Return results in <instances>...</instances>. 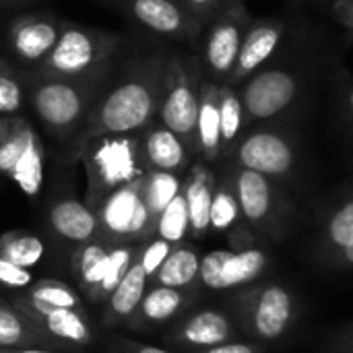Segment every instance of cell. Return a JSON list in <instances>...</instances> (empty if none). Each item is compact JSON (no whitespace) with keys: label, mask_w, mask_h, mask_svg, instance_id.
<instances>
[{"label":"cell","mask_w":353,"mask_h":353,"mask_svg":"<svg viewBox=\"0 0 353 353\" xmlns=\"http://www.w3.org/2000/svg\"><path fill=\"white\" fill-rule=\"evenodd\" d=\"M19 353H54V352H46V350H23Z\"/></svg>","instance_id":"cell-45"},{"label":"cell","mask_w":353,"mask_h":353,"mask_svg":"<svg viewBox=\"0 0 353 353\" xmlns=\"http://www.w3.org/2000/svg\"><path fill=\"white\" fill-rule=\"evenodd\" d=\"M333 10H335V17H337L345 27L353 29V0H335Z\"/></svg>","instance_id":"cell-40"},{"label":"cell","mask_w":353,"mask_h":353,"mask_svg":"<svg viewBox=\"0 0 353 353\" xmlns=\"http://www.w3.org/2000/svg\"><path fill=\"white\" fill-rule=\"evenodd\" d=\"M199 256L188 250V248H180V250H172L170 256L165 259V263L159 267L157 281L163 288H184L190 285L196 277H199Z\"/></svg>","instance_id":"cell-15"},{"label":"cell","mask_w":353,"mask_h":353,"mask_svg":"<svg viewBox=\"0 0 353 353\" xmlns=\"http://www.w3.org/2000/svg\"><path fill=\"white\" fill-rule=\"evenodd\" d=\"M230 321L215 310H205L194 314L182 329L184 341L196 347H217L230 339Z\"/></svg>","instance_id":"cell-12"},{"label":"cell","mask_w":353,"mask_h":353,"mask_svg":"<svg viewBox=\"0 0 353 353\" xmlns=\"http://www.w3.org/2000/svg\"><path fill=\"white\" fill-rule=\"evenodd\" d=\"M56 43V29L48 23H31L19 29L14 37V46L25 58H39Z\"/></svg>","instance_id":"cell-21"},{"label":"cell","mask_w":353,"mask_h":353,"mask_svg":"<svg viewBox=\"0 0 353 353\" xmlns=\"http://www.w3.org/2000/svg\"><path fill=\"white\" fill-rule=\"evenodd\" d=\"M151 93L139 83H128L112 91L105 99L101 108V124L105 130L122 134L143 126L151 116Z\"/></svg>","instance_id":"cell-2"},{"label":"cell","mask_w":353,"mask_h":353,"mask_svg":"<svg viewBox=\"0 0 353 353\" xmlns=\"http://www.w3.org/2000/svg\"><path fill=\"white\" fill-rule=\"evenodd\" d=\"M199 139L205 151L213 153L219 149L221 143V124H219V103L215 101L213 95H207L199 108Z\"/></svg>","instance_id":"cell-27"},{"label":"cell","mask_w":353,"mask_h":353,"mask_svg":"<svg viewBox=\"0 0 353 353\" xmlns=\"http://www.w3.org/2000/svg\"><path fill=\"white\" fill-rule=\"evenodd\" d=\"M219 124H221V139L223 141H234L240 132L242 126V114L244 105L240 97L232 91H223L219 97Z\"/></svg>","instance_id":"cell-29"},{"label":"cell","mask_w":353,"mask_h":353,"mask_svg":"<svg viewBox=\"0 0 353 353\" xmlns=\"http://www.w3.org/2000/svg\"><path fill=\"white\" fill-rule=\"evenodd\" d=\"M31 141H33L31 132H21L14 134L4 145H0V172H12Z\"/></svg>","instance_id":"cell-35"},{"label":"cell","mask_w":353,"mask_h":353,"mask_svg":"<svg viewBox=\"0 0 353 353\" xmlns=\"http://www.w3.org/2000/svg\"><path fill=\"white\" fill-rule=\"evenodd\" d=\"M128 269H130V252L126 248L112 250L110 261H108V271H105V277L101 281V290L112 294L116 290V285L122 281V277L126 275Z\"/></svg>","instance_id":"cell-34"},{"label":"cell","mask_w":353,"mask_h":353,"mask_svg":"<svg viewBox=\"0 0 353 353\" xmlns=\"http://www.w3.org/2000/svg\"><path fill=\"white\" fill-rule=\"evenodd\" d=\"M283 37V25L279 21H263L256 23L242 41L240 54H238V62L234 66V79L240 81L248 74H252L254 70H259L279 48Z\"/></svg>","instance_id":"cell-5"},{"label":"cell","mask_w":353,"mask_h":353,"mask_svg":"<svg viewBox=\"0 0 353 353\" xmlns=\"http://www.w3.org/2000/svg\"><path fill=\"white\" fill-rule=\"evenodd\" d=\"M350 101H352V108H353V93H352V97H350Z\"/></svg>","instance_id":"cell-46"},{"label":"cell","mask_w":353,"mask_h":353,"mask_svg":"<svg viewBox=\"0 0 353 353\" xmlns=\"http://www.w3.org/2000/svg\"><path fill=\"white\" fill-rule=\"evenodd\" d=\"M147 288V273L143 271L141 263L130 265L122 281L112 292V310L118 316H130L143 302Z\"/></svg>","instance_id":"cell-14"},{"label":"cell","mask_w":353,"mask_h":353,"mask_svg":"<svg viewBox=\"0 0 353 353\" xmlns=\"http://www.w3.org/2000/svg\"><path fill=\"white\" fill-rule=\"evenodd\" d=\"M199 108L201 103L194 91L186 83H178L161 108V118L174 134H190L196 128Z\"/></svg>","instance_id":"cell-10"},{"label":"cell","mask_w":353,"mask_h":353,"mask_svg":"<svg viewBox=\"0 0 353 353\" xmlns=\"http://www.w3.org/2000/svg\"><path fill=\"white\" fill-rule=\"evenodd\" d=\"M149 209L139 190L126 186L116 190L101 209L103 225L116 236L141 234L149 221Z\"/></svg>","instance_id":"cell-4"},{"label":"cell","mask_w":353,"mask_h":353,"mask_svg":"<svg viewBox=\"0 0 353 353\" xmlns=\"http://www.w3.org/2000/svg\"><path fill=\"white\" fill-rule=\"evenodd\" d=\"M298 93L296 77L285 68H267L254 74L242 93V105L250 118L267 120L281 114Z\"/></svg>","instance_id":"cell-1"},{"label":"cell","mask_w":353,"mask_h":353,"mask_svg":"<svg viewBox=\"0 0 353 353\" xmlns=\"http://www.w3.org/2000/svg\"><path fill=\"white\" fill-rule=\"evenodd\" d=\"M190 228V217H188V207H186V199L182 194H178L161 213L157 219V232L159 238L176 244L182 242L186 232Z\"/></svg>","instance_id":"cell-20"},{"label":"cell","mask_w":353,"mask_h":353,"mask_svg":"<svg viewBox=\"0 0 353 353\" xmlns=\"http://www.w3.org/2000/svg\"><path fill=\"white\" fill-rule=\"evenodd\" d=\"M170 252H172V244L165 242V240H161V238L155 240V242H151L145 248V252L141 256V267L147 273V277L149 275H155L159 271V267L165 263V259L170 256Z\"/></svg>","instance_id":"cell-37"},{"label":"cell","mask_w":353,"mask_h":353,"mask_svg":"<svg viewBox=\"0 0 353 353\" xmlns=\"http://www.w3.org/2000/svg\"><path fill=\"white\" fill-rule=\"evenodd\" d=\"M244 41V31L238 23L234 21H225L219 23L207 41V60L209 66L217 72V74H228L234 70L236 62H238V54Z\"/></svg>","instance_id":"cell-8"},{"label":"cell","mask_w":353,"mask_h":353,"mask_svg":"<svg viewBox=\"0 0 353 353\" xmlns=\"http://www.w3.org/2000/svg\"><path fill=\"white\" fill-rule=\"evenodd\" d=\"M37 114L52 126L70 124L81 112V97L68 85H46L35 93Z\"/></svg>","instance_id":"cell-7"},{"label":"cell","mask_w":353,"mask_h":353,"mask_svg":"<svg viewBox=\"0 0 353 353\" xmlns=\"http://www.w3.org/2000/svg\"><path fill=\"white\" fill-rule=\"evenodd\" d=\"M108 261H110V252H105L101 246H87L81 254V277L87 285H99L105 277L108 271Z\"/></svg>","instance_id":"cell-30"},{"label":"cell","mask_w":353,"mask_h":353,"mask_svg":"<svg viewBox=\"0 0 353 353\" xmlns=\"http://www.w3.org/2000/svg\"><path fill=\"white\" fill-rule=\"evenodd\" d=\"M180 194V182L170 172H155L145 188V205L149 213L159 215Z\"/></svg>","instance_id":"cell-25"},{"label":"cell","mask_w":353,"mask_h":353,"mask_svg":"<svg viewBox=\"0 0 353 353\" xmlns=\"http://www.w3.org/2000/svg\"><path fill=\"white\" fill-rule=\"evenodd\" d=\"M267 265V256L263 250L250 248L242 252H232L223 267V290H232L244 285L259 277Z\"/></svg>","instance_id":"cell-16"},{"label":"cell","mask_w":353,"mask_h":353,"mask_svg":"<svg viewBox=\"0 0 353 353\" xmlns=\"http://www.w3.org/2000/svg\"><path fill=\"white\" fill-rule=\"evenodd\" d=\"M31 302L43 316L50 314L52 310H62V308L74 310L77 304H79L77 296L68 288L58 285V283H41V285H37L31 292Z\"/></svg>","instance_id":"cell-28"},{"label":"cell","mask_w":353,"mask_h":353,"mask_svg":"<svg viewBox=\"0 0 353 353\" xmlns=\"http://www.w3.org/2000/svg\"><path fill=\"white\" fill-rule=\"evenodd\" d=\"M343 259H345L350 265H353V242L350 244V246H345V248H343Z\"/></svg>","instance_id":"cell-42"},{"label":"cell","mask_w":353,"mask_h":353,"mask_svg":"<svg viewBox=\"0 0 353 353\" xmlns=\"http://www.w3.org/2000/svg\"><path fill=\"white\" fill-rule=\"evenodd\" d=\"M207 353H256V350L246 343H221L217 347H211Z\"/></svg>","instance_id":"cell-41"},{"label":"cell","mask_w":353,"mask_h":353,"mask_svg":"<svg viewBox=\"0 0 353 353\" xmlns=\"http://www.w3.org/2000/svg\"><path fill=\"white\" fill-rule=\"evenodd\" d=\"M238 190V207L248 221H261L271 209V186L267 176L242 170L236 180Z\"/></svg>","instance_id":"cell-11"},{"label":"cell","mask_w":353,"mask_h":353,"mask_svg":"<svg viewBox=\"0 0 353 353\" xmlns=\"http://www.w3.org/2000/svg\"><path fill=\"white\" fill-rule=\"evenodd\" d=\"M186 207H188V217H190V228L201 234L211 225V203L213 194L209 188V182L203 174H199L186 188Z\"/></svg>","instance_id":"cell-18"},{"label":"cell","mask_w":353,"mask_h":353,"mask_svg":"<svg viewBox=\"0 0 353 353\" xmlns=\"http://www.w3.org/2000/svg\"><path fill=\"white\" fill-rule=\"evenodd\" d=\"M23 335H25V327L21 319L12 310L0 306V347L21 343Z\"/></svg>","instance_id":"cell-36"},{"label":"cell","mask_w":353,"mask_h":353,"mask_svg":"<svg viewBox=\"0 0 353 353\" xmlns=\"http://www.w3.org/2000/svg\"><path fill=\"white\" fill-rule=\"evenodd\" d=\"M93 60V43L81 31H66L58 43H54L52 66L60 72H79Z\"/></svg>","instance_id":"cell-13"},{"label":"cell","mask_w":353,"mask_h":353,"mask_svg":"<svg viewBox=\"0 0 353 353\" xmlns=\"http://www.w3.org/2000/svg\"><path fill=\"white\" fill-rule=\"evenodd\" d=\"M192 4H196V6H205V4H209V2H213V0H190Z\"/></svg>","instance_id":"cell-44"},{"label":"cell","mask_w":353,"mask_h":353,"mask_svg":"<svg viewBox=\"0 0 353 353\" xmlns=\"http://www.w3.org/2000/svg\"><path fill=\"white\" fill-rule=\"evenodd\" d=\"M329 236L331 242L337 248H345L353 242V201L345 203L331 219L329 223Z\"/></svg>","instance_id":"cell-33"},{"label":"cell","mask_w":353,"mask_h":353,"mask_svg":"<svg viewBox=\"0 0 353 353\" xmlns=\"http://www.w3.org/2000/svg\"><path fill=\"white\" fill-rule=\"evenodd\" d=\"M21 105V89L14 81L0 77V112H14Z\"/></svg>","instance_id":"cell-39"},{"label":"cell","mask_w":353,"mask_h":353,"mask_svg":"<svg viewBox=\"0 0 353 353\" xmlns=\"http://www.w3.org/2000/svg\"><path fill=\"white\" fill-rule=\"evenodd\" d=\"M147 155L155 168L170 172L182 165L184 147L172 130H155L147 139Z\"/></svg>","instance_id":"cell-17"},{"label":"cell","mask_w":353,"mask_h":353,"mask_svg":"<svg viewBox=\"0 0 353 353\" xmlns=\"http://www.w3.org/2000/svg\"><path fill=\"white\" fill-rule=\"evenodd\" d=\"M230 254H232L230 250H213L203 256V261L199 265V275H201V281L209 290H215V292L223 290V267H225Z\"/></svg>","instance_id":"cell-31"},{"label":"cell","mask_w":353,"mask_h":353,"mask_svg":"<svg viewBox=\"0 0 353 353\" xmlns=\"http://www.w3.org/2000/svg\"><path fill=\"white\" fill-rule=\"evenodd\" d=\"M10 174L25 194L35 196L39 192L41 182H43V163H41V155H39L35 141L29 143V147L25 149L23 157L19 159V163L14 165Z\"/></svg>","instance_id":"cell-23"},{"label":"cell","mask_w":353,"mask_h":353,"mask_svg":"<svg viewBox=\"0 0 353 353\" xmlns=\"http://www.w3.org/2000/svg\"><path fill=\"white\" fill-rule=\"evenodd\" d=\"M46 327L52 335L72 343H85L89 339V329L85 321L68 308L52 310L50 314H46Z\"/></svg>","instance_id":"cell-26"},{"label":"cell","mask_w":353,"mask_h":353,"mask_svg":"<svg viewBox=\"0 0 353 353\" xmlns=\"http://www.w3.org/2000/svg\"><path fill=\"white\" fill-rule=\"evenodd\" d=\"M182 294L174 288H155L151 290L143 302H141V310H143V316L151 323H163L168 319H172L180 306H182Z\"/></svg>","instance_id":"cell-22"},{"label":"cell","mask_w":353,"mask_h":353,"mask_svg":"<svg viewBox=\"0 0 353 353\" xmlns=\"http://www.w3.org/2000/svg\"><path fill=\"white\" fill-rule=\"evenodd\" d=\"M294 314V300L292 294L281 288V285H269L259 294L254 314H252V325L254 331L263 339H279Z\"/></svg>","instance_id":"cell-6"},{"label":"cell","mask_w":353,"mask_h":353,"mask_svg":"<svg viewBox=\"0 0 353 353\" xmlns=\"http://www.w3.org/2000/svg\"><path fill=\"white\" fill-rule=\"evenodd\" d=\"M139 353H170V352H165V350H161V347H141L139 350Z\"/></svg>","instance_id":"cell-43"},{"label":"cell","mask_w":353,"mask_h":353,"mask_svg":"<svg viewBox=\"0 0 353 353\" xmlns=\"http://www.w3.org/2000/svg\"><path fill=\"white\" fill-rule=\"evenodd\" d=\"M238 159L244 170L263 176H281L294 165V149L275 132H254L240 145Z\"/></svg>","instance_id":"cell-3"},{"label":"cell","mask_w":353,"mask_h":353,"mask_svg":"<svg viewBox=\"0 0 353 353\" xmlns=\"http://www.w3.org/2000/svg\"><path fill=\"white\" fill-rule=\"evenodd\" d=\"M134 14L145 25L163 33L178 31L182 25V14L170 0H137Z\"/></svg>","instance_id":"cell-19"},{"label":"cell","mask_w":353,"mask_h":353,"mask_svg":"<svg viewBox=\"0 0 353 353\" xmlns=\"http://www.w3.org/2000/svg\"><path fill=\"white\" fill-rule=\"evenodd\" d=\"M43 252H46L43 242L37 236H29V234L8 238L2 242V248H0L2 259L23 267V269L35 267L43 259Z\"/></svg>","instance_id":"cell-24"},{"label":"cell","mask_w":353,"mask_h":353,"mask_svg":"<svg viewBox=\"0 0 353 353\" xmlns=\"http://www.w3.org/2000/svg\"><path fill=\"white\" fill-rule=\"evenodd\" d=\"M33 281L29 269H23L6 259L0 256V283L2 285H8V288H27L29 283Z\"/></svg>","instance_id":"cell-38"},{"label":"cell","mask_w":353,"mask_h":353,"mask_svg":"<svg viewBox=\"0 0 353 353\" xmlns=\"http://www.w3.org/2000/svg\"><path fill=\"white\" fill-rule=\"evenodd\" d=\"M52 228L66 240L85 242L95 234L97 219L95 215L79 201H60L50 213Z\"/></svg>","instance_id":"cell-9"},{"label":"cell","mask_w":353,"mask_h":353,"mask_svg":"<svg viewBox=\"0 0 353 353\" xmlns=\"http://www.w3.org/2000/svg\"><path fill=\"white\" fill-rule=\"evenodd\" d=\"M238 213H240L238 201L230 192L219 190L211 203V228H215L219 232L228 230L238 219Z\"/></svg>","instance_id":"cell-32"}]
</instances>
